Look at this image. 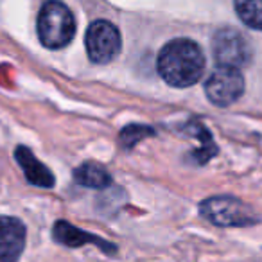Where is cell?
<instances>
[{"label":"cell","instance_id":"cell-1","mask_svg":"<svg viewBox=\"0 0 262 262\" xmlns=\"http://www.w3.org/2000/svg\"><path fill=\"white\" fill-rule=\"evenodd\" d=\"M158 74L174 88H187L201 79L205 70V56L192 40H172L162 47L158 54Z\"/></svg>","mask_w":262,"mask_h":262},{"label":"cell","instance_id":"cell-2","mask_svg":"<svg viewBox=\"0 0 262 262\" xmlns=\"http://www.w3.org/2000/svg\"><path fill=\"white\" fill-rule=\"evenodd\" d=\"M76 20L63 2L49 0L38 15V38L47 49H61L72 41Z\"/></svg>","mask_w":262,"mask_h":262},{"label":"cell","instance_id":"cell-3","mask_svg":"<svg viewBox=\"0 0 262 262\" xmlns=\"http://www.w3.org/2000/svg\"><path fill=\"white\" fill-rule=\"evenodd\" d=\"M201 215L217 226H251L258 215L250 205L232 196H214L200 205Z\"/></svg>","mask_w":262,"mask_h":262},{"label":"cell","instance_id":"cell-4","mask_svg":"<svg viewBox=\"0 0 262 262\" xmlns=\"http://www.w3.org/2000/svg\"><path fill=\"white\" fill-rule=\"evenodd\" d=\"M88 58L97 65H106L119 56L122 40L120 31L108 20H95L90 24L84 36Z\"/></svg>","mask_w":262,"mask_h":262},{"label":"cell","instance_id":"cell-5","mask_svg":"<svg viewBox=\"0 0 262 262\" xmlns=\"http://www.w3.org/2000/svg\"><path fill=\"white\" fill-rule=\"evenodd\" d=\"M212 54L219 67L241 69L251 61V47L248 40L235 29H219L212 38Z\"/></svg>","mask_w":262,"mask_h":262},{"label":"cell","instance_id":"cell-6","mask_svg":"<svg viewBox=\"0 0 262 262\" xmlns=\"http://www.w3.org/2000/svg\"><path fill=\"white\" fill-rule=\"evenodd\" d=\"M205 94L215 106H230L244 94V77L239 69L217 67L205 81Z\"/></svg>","mask_w":262,"mask_h":262},{"label":"cell","instance_id":"cell-7","mask_svg":"<svg viewBox=\"0 0 262 262\" xmlns=\"http://www.w3.org/2000/svg\"><path fill=\"white\" fill-rule=\"evenodd\" d=\"M27 230L20 219L0 215V262H18L26 248Z\"/></svg>","mask_w":262,"mask_h":262},{"label":"cell","instance_id":"cell-8","mask_svg":"<svg viewBox=\"0 0 262 262\" xmlns=\"http://www.w3.org/2000/svg\"><path fill=\"white\" fill-rule=\"evenodd\" d=\"M52 235H54V241L63 246L69 248H79L83 244H95L101 251L108 255H115L117 253V246L113 243H108V241L101 239V237L94 235V233H88L84 230L77 228V226L70 225L67 221H56L54 228H52Z\"/></svg>","mask_w":262,"mask_h":262},{"label":"cell","instance_id":"cell-9","mask_svg":"<svg viewBox=\"0 0 262 262\" xmlns=\"http://www.w3.org/2000/svg\"><path fill=\"white\" fill-rule=\"evenodd\" d=\"M15 158L20 164V167L24 169V172H26V178L29 180L33 185L43 187V189H51V187L54 185V176H52V172L49 171L27 147H24V146L16 147Z\"/></svg>","mask_w":262,"mask_h":262},{"label":"cell","instance_id":"cell-10","mask_svg":"<svg viewBox=\"0 0 262 262\" xmlns=\"http://www.w3.org/2000/svg\"><path fill=\"white\" fill-rule=\"evenodd\" d=\"M74 178L79 185L88 187V189H106L112 185L110 172L95 162H86V164L79 165L74 171Z\"/></svg>","mask_w":262,"mask_h":262},{"label":"cell","instance_id":"cell-11","mask_svg":"<svg viewBox=\"0 0 262 262\" xmlns=\"http://www.w3.org/2000/svg\"><path fill=\"white\" fill-rule=\"evenodd\" d=\"M235 11L244 26L262 31V0H235Z\"/></svg>","mask_w":262,"mask_h":262},{"label":"cell","instance_id":"cell-12","mask_svg":"<svg viewBox=\"0 0 262 262\" xmlns=\"http://www.w3.org/2000/svg\"><path fill=\"white\" fill-rule=\"evenodd\" d=\"M151 133H153V131L147 126H127L126 129L122 131L120 139H122V142L126 144V146H135L142 137L151 135Z\"/></svg>","mask_w":262,"mask_h":262}]
</instances>
